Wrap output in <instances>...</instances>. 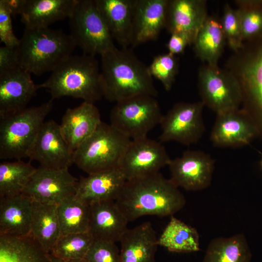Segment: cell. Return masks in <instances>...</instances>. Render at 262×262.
<instances>
[{
  "instance_id": "cell-2",
  "label": "cell",
  "mask_w": 262,
  "mask_h": 262,
  "mask_svg": "<svg viewBox=\"0 0 262 262\" xmlns=\"http://www.w3.org/2000/svg\"><path fill=\"white\" fill-rule=\"evenodd\" d=\"M100 56L101 86L107 100L116 103L140 95L157 97L148 66L132 50L115 46Z\"/></svg>"
},
{
  "instance_id": "cell-43",
  "label": "cell",
  "mask_w": 262,
  "mask_h": 262,
  "mask_svg": "<svg viewBox=\"0 0 262 262\" xmlns=\"http://www.w3.org/2000/svg\"><path fill=\"white\" fill-rule=\"evenodd\" d=\"M49 258L50 262H87L85 259L64 260L55 257L50 253L49 254Z\"/></svg>"
},
{
  "instance_id": "cell-25",
  "label": "cell",
  "mask_w": 262,
  "mask_h": 262,
  "mask_svg": "<svg viewBox=\"0 0 262 262\" xmlns=\"http://www.w3.org/2000/svg\"><path fill=\"white\" fill-rule=\"evenodd\" d=\"M76 0H26L20 15L25 28H48L69 17Z\"/></svg>"
},
{
  "instance_id": "cell-4",
  "label": "cell",
  "mask_w": 262,
  "mask_h": 262,
  "mask_svg": "<svg viewBox=\"0 0 262 262\" xmlns=\"http://www.w3.org/2000/svg\"><path fill=\"white\" fill-rule=\"evenodd\" d=\"M77 47L73 38L60 30L25 28L17 49L20 66L31 74L52 71Z\"/></svg>"
},
{
  "instance_id": "cell-7",
  "label": "cell",
  "mask_w": 262,
  "mask_h": 262,
  "mask_svg": "<svg viewBox=\"0 0 262 262\" xmlns=\"http://www.w3.org/2000/svg\"><path fill=\"white\" fill-rule=\"evenodd\" d=\"M68 19L69 35L83 54L101 55L115 47L96 0H76Z\"/></svg>"
},
{
  "instance_id": "cell-33",
  "label": "cell",
  "mask_w": 262,
  "mask_h": 262,
  "mask_svg": "<svg viewBox=\"0 0 262 262\" xmlns=\"http://www.w3.org/2000/svg\"><path fill=\"white\" fill-rule=\"evenodd\" d=\"M36 168L22 160L0 164V198L21 194Z\"/></svg>"
},
{
  "instance_id": "cell-29",
  "label": "cell",
  "mask_w": 262,
  "mask_h": 262,
  "mask_svg": "<svg viewBox=\"0 0 262 262\" xmlns=\"http://www.w3.org/2000/svg\"><path fill=\"white\" fill-rule=\"evenodd\" d=\"M252 253L243 233L219 237L209 244L201 262H251Z\"/></svg>"
},
{
  "instance_id": "cell-12",
  "label": "cell",
  "mask_w": 262,
  "mask_h": 262,
  "mask_svg": "<svg viewBox=\"0 0 262 262\" xmlns=\"http://www.w3.org/2000/svg\"><path fill=\"white\" fill-rule=\"evenodd\" d=\"M78 181L68 169H56L39 166L22 193L33 201L57 205L76 194Z\"/></svg>"
},
{
  "instance_id": "cell-38",
  "label": "cell",
  "mask_w": 262,
  "mask_h": 262,
  "mask_svg": "<svg viewBox=\"0 0 262 262\" xmlns=\"http://www.w3.org/2000/svg\"><path fill=\"white\" fill-rule=\"evenodd\" d=\"M238 11L243 39L254 35L262 30V11L247 7Z\"/></svg>"
},
{
  "instance_id": "cell-11",
  "label": "cell",
  "mask_w": 262,
  "mask_h": 262,
  "mask_svg": "<svg viewBox=\"0 0 262 262\" xmlns=\"http://www.w3.org/2000/svg\"><path fill=\"white\" fill-rule=\"evenodd\" d=\"M171 159L161 142L146 137L131 140L118 168L127 180H131L159 172Z\"/></svg>"
},
{
  "instance_id": "cell-36",
  "label": "cell",
  "mask_w": 262,
  "mask_h": 262,
  "mask_svg": "<svg viewBox=\"0 0 262 262\" xmlns=\"http://www.w3.org/2000/svg\"><path fill=\"white\" fill-rule=\"evenodd\" d=\"M221 24L229 46L233 50L237 51L241 48L243 39L238 10L226 5Z\"/></svg>"
},
{
  "instance_id": "cell-13",
  "label": "cell",
  "mask_w": 262,
  "mask_h": 262,
  "mask_svg": "<svg viewBox=\"0 0 262 262\" xmlns=\"http://www.w3.org/2000/svg\"><path fill=\"white\" fill-rule=\"evenodd\" d=\"M214 160L208 153L187 150L180 157L171 159L169 166L172 181L187 191H200L211 185Z\"/></svg>"
},
{
  "instance_id": "cell-9",
  "label": "cell",
  "mask_w": 262,
  "mask_h": 262,
  "mask_svg": "<svg viewBox=\"0 0 262 262\" xmlns=\"http://www.w3.org/2000/svg\"><path fill=\"white\" fill-rule=\"evenodd\" d=\"M198 89L201 102L216 114L238 109L243 101L240 82L217 66L208 65L199 71Z\"/></svg>"
},
{
  "instance_id": "cell-27",
  "label": "cell",
  "mask_w": 262,
  "mask_h": 262,
  "mask_svg": "<svg viewBox=\"0 0 262 262\" xmlns=\"http://www.w3.org/2000/svg\"><path fill=\"white\" fill-rule=\"evenodd\" d=\"M31 234L47 253H50L62 235L57 205L33 201Z\"/></svg>"
},
{
  "instance_id": "cell-1",
  "label": "cell",
  "mask_w": 262,
  "mask_h": 262,
  "mask_svg": "<svg viewBox=\"0 0 262 262\" xmlns=\"http://www.w3.org/2000/svg\"><path fill=\"white\" fill-rule=\"evenodd\" d=\"M115 201L129 222L145 215L171 216L186 204L178 187L160 172L126 180Z\"/></svg>"
},
{
  "instance_id": "cell-21",
  "label": "cell",
  "mask_w": 262,
  "mask_h": 262,
  "mask_svg": "<svg viewBox=\"0 0 262 262\" xmlns=\"http://www.w3.org/2000/svg\"><path fill=\"white\" fill-rule=\"evenodd\" d=\"M101 122L100 114L95 103L83 101L77 107L66 110L60 125L73 153Z\"/></svg>"
},
{
  "instance_id": "cell-24",
  "label": "cell",
  "mask_w": 262,
  "mask_h": 262,
  "mask_svg": "<svg viewBox=\"0 0 262 262\" xmlns=\"http://www.w3.org/2000/svg\"><path fill=\"white\" fill-rule=\"evenodd\" d=\"M157 241L149 222L128 229L119 241L120 262H156Z\"/></svg>"
},
{
  "instance_id": "cell-28",
  "label": "cell",
  "mask_w": 262,
  "mask_h": 262,
  "mask_svg": "<svg viewBox=\"0 0 262 262\" xmlns=\"http://www.w3.org/2000/svg\"><path fill=\"white\" fill-rule=\"evenodd\" d=\"M0 262H50L49 254L30 233L23 237L0 236Z\"/></svg>"
},
{
  "instance_id": "cell-10",
  "label": "cell",
  "mask_w": 262,
  "mask_h": 262,
  "mask_svg": "<svg viewBox=\"0 0 262 262\" xmlns=\"http://www.w3.org/2000/svg\"><path fill=\"white\" fill-rule=\"evenodd\" d=\"M204 105L201 101L174 104L162 117L160 142L175 141L186 146L197 143L205 131Z\"/></svg>"
},
{
  "instance_id": "cell-14",
  "label": "cell",
  "mask_w": 262,
  "mask_h": 262,
  "mask_svg": "<svg viewBox=\"0 0 262 262\" xmlns=\"http://www.w3.org/2000/svg\"><path fill=\"white\" fill-rule=\"evenodd\" d=\"M73 152L65 139L60 125L53 120L45 122L29 151L30 161L48 168L68 169L73 164Z\"/></svg>"
},
{
  "instance_id": "cell-5",
  "label": "cell",
  "mask_w": 262,
  "mask_h": 262,
  "mask_svg": "<svg viewBox=\"0 0 262 262\" xmlns=\"http://www.w3.org/2000/svg\"><path fill=\"white\" fill-rule=\"evenodd\" d=\"M53 99L0 118V159L21 160L29 151L52 109Z\"/></svg>"
},
{
  "instance_id": "cell-35",
  "label": "cell",
  "mask_w": 262,
  "mask_h": 262,
  "mask_svg": "<svg viewBox=\"0 0 262 262\" xmlns=\"http://www.w3.org/2000/svg\"><path fill=\"white\" fill-rule=\"evenodd\" d=\"M148 68L152 77L158 80L166 90L172 88L178 69L175 55L169 52L157 55L154 57Z\"/></svg>"
},
{
  "instance_id": "cell-6",
  "label": "cell",
  "mask_w": 262,
  "mask_h": 262,
  "mask_svg": "<svg viewBox=\"0 0 262 262\" xmlns=\"http://www.w3.org/2000/svg\"><path fill=\"white\" fill-rule=\"evenodd\" d=\"M131 139L101 121L73 153V163L88 175L118 167Z\"/></svg>"
},
{
  "instance_id": "cell-40",
  "label": "cell",
  "mask_w": 262,
  "mask_h": 262,
  "mask_svg": "<svg viewBox=\"0 0 262 262\" xmlns=\"http://www.w3.org/2000/svg\"><path fill=\"white\" fill-rule=\"evenodd\" d=\"M19 67H20V60L17 47H11L5 46L1 47L0 75Z\"/></svg>"
},
{
  "instance_id": "cell-26",
  "label": "cell",
  "mask_w": 262,
  "mask_h": 262,
  "mask_svg": "<svg viewBox=\"0 0 262 262\" xmlns=\"http://www.w3.org/2000/svg\"><path fill=\"white\" fill-rule=\"evenodd\" d=\"M241 82L244 109L247 113L262 135V48L242 71Z\"/></svg>"
},
{
  "instance_id": "cell-15",
  "label": "cell",
  "mask_w": 262,
  "mask_h": 262,
  "mask_svg": "<svg viewBox=\"0 0 262 262\" xmlns=\"http://www.w3.org/2000/svg\"><path fill=\"white\" fill-rule=\"evenodd\" d=\"M258 134L249 115L238 108L217 114L210 138L215 147L237 148L249 144Z\"/></svg>"
},
{
  "instance_id": "cell-3",
  "label": "cell",
  "mask_w": 262,
  "mask_h": 262,
  "mask_svg": "<svg viewBox=\"0 0 262 262\" xmlns=\"http://www.w3.org/2000/svg\"><path fill=\"white\" fill-rule=\"evenodd\" d=\"M38 87L47 89L53 99L71 97L95 103L103 97L98 61L85 54L71 55Z\"/></svg>"
},
{
  "instance_id": "cell-17",
  "label": "cell",
  "mask_w": 262,
  "mask_h": 262,
  "mask_svg": "<svg viewBox=\"0 0 262 262\" xmlns=\"http://www.w3.org/2000/svg\"><path fill=\"white\" fill-rule=\"evenodd\" d=\"M129 221L115 200L90 205L88 232L94 240L116 243L128 229Z\"/></svg>"
},
{
  "instance_id": "cell-20",
  "label": "cell",
  "mask_w": 262,
  "mask_h": 262,
  "mask_svg": "<svg viewBox=\"0 0 262 262\" xmlns=\"http://www.w3.org/2000/svg\"><path fill=\"white\" fill-rule=\"evenodd\" d=\"M126 180L118 167L81 177L75 196L89 205L102 201H115Z\"/></svg>"
},
{
  "instance_id": "cell-31",
  "label": "cell",
  "mask_w": 262,
  "mask_h": 262,
  "mask_svg": "<svg viewBox=\"0 0 262 262\" xmlns=\"http://www.w3.org/2000/svg\"><path fill=\"white\" fill-rule=\"evenodd\" d=\"M225 38L221 24L213 18L207 17L193 43L197 56L209 65L216 66Z\"/></svg>"
},
{
  "instance_id": "cell-30",
  "label": "cell",
  "mask_w": 262,
  "mask_h": 262,
  "mask_svg": "<svg viewBox=\"0 0 262 262\" xmlns=\"http://www.w3.org/2000/svg\"><path fill=\"white\" fill-rule=\"evenodd\" d=\"M158 246L176 253H191L200 250L197 230L173 215L157 241Z\"/></svg>"
},
{
  "instance_id": "cell-16",
  "label": "cell",
  "mask_w": 262,
  "mask_h": 262,
  "mask_svg": "<svg viewBox=\"0 0 262 262\" xmlns=\"http://www.w3.org/2000/svg\"><path fill=\"white\" fill-rule=\"evenodd\" d=\"M38 89L20 67L0 75V118L26 108Z\"/></svg>"
},
{
  "instance_id": "cell-22",
  "label": "cell",
  "mask_w": 262,
  "mask_h": 262,
  "mask_svg": "<svg viewBox=\"0 0 262 262\" xmlns=\"http://www.w3.org/2000/svg\"><path fill=\"white\" fill-rule=\"evenodd\" d=\"M33 201L23 193L0 198V236L23 237L31 233Z\"/></svg>"
},
{
  "instance_id": "cell-39",
  "label": "cell",
  "mask_w": 262,
  "mask_h": 262,
  "mask_svg": "<svg viewBox=\"0 0 262 262\" xmlns=\"http://www.w3.org/2000/svg\"><path fill=\"white\" fill-rule=\"evenodd\" d=\"M12 16L3 0H0V40L4 46L18 47L20 39L15 35L12 22Z\"/></svg>"
},
{
  "instance_id": "cell-23",
  "label": "cell",
  "mask_w": 262,
  "mask_h": 262,
  "mask_svg": "<svg viewBox=\"0 0 262 262\" xmlns=\"http://www.w3.org/2000/svg\"><path fill=\"white\" fill-rule=\"evenodd\" d=\"M135 0H96L113 39L122 48L131 44Z\"/></svg>"
},
{
  "instance_id": "cell-19",
  "label": "cell",
  "mask_w": 262,
  "mask_h": 262,
  "mask_svg": "<svg viewBox=\"0 0 262 262\" xmlns=\"http://www.w3.org/2000/svg\"><path fill=\"white\" fill-rule=\"evenodd\" d=\"M207 18L204 1L169 0L165 28L171 34L186 35L193 44Z\"/></svg>"
},
{
  "instance_id": "cell-37",
  "label": "cell",
  "mask_w": 262,
  "mask_h": 262,
  "mask_svg": "<svg viewBox=\"0 0 262 262\" xmlns=\"http://www.w3.org/2000/svg\"><path fill=\"white\" fill-rule=\"evenodd\" d=\"M115 243L94 240L84 259L87 262H120V250Z\"/></svg>"
},
{
  "instance_id": "cell-42",
  "label": "cell",
  "mask_w": 262,
  "mask_h": 262,
  "mask_svg": "<svg viewBox=\"0 0 262 262\" xmlns=\"http://www.w3.org/2000/svg\"><path fill=\"white\" fill-rule=\"evenodd\" d=\"M12 16L19 15L22 13L26 0H3Z\"/></svg>"
},
{
  "instance_id": "cell-41",
  "label": "cell",
  "mask_w": 262,
  "mask_h": 262,
  "mask_svg": "<svg viewBox=\"0 0 262 262\" xmlns=\"http://www.w3.org/2000/svg\"><path fill=\"white\" fill-rule=\"evenodd\" d=\"M171 34L166 47L168 52L172 55L176 56L183 53L186 46L191 44L189 38L184 34L176 33Z\"/></svg>"
},
{
  "instance_id": "cell-34",
  "label": "cell",
  "mask_w": 262,
  "mask_h": 262,
  "mask_svg": "<svg viewBox=\"0 0 262 262\" xmlns=\"http://www.w3.org/2000/svg\"><path fill=\"white\" fill-rule=\"evenodd\" d=\"M94 241L88 231L62 234L50 254L64 260L84 259Z\"/></svg>"
},
{
  "instance_id": "cell-44",
  "label": "cell",
  "mask_w": 262,
  "mask_h": 262,
  "mask_svg": "<svg viewBox=\"0 0 262 262\" xmlns=\"http://www.w3.org/2000/svg\"><path fill=\"white\" fill-rule=\"evenodd\" d=\"M261 166H262V161H261Z\"/></svg>"
},
{
  "instance_id": "cell-32",
  "label": "cell",
  "mask_w": 262,
  "mask_h": 262,
  "mask_svg": "<svg viewBox=\"0 0 262 262\" xmlns=\"http://www.w3.org/2000/svg\"><path fill=\"white\" fill-rule=\"evenodd\" d=\"M57 213L62 234L88 231L90 205L75 195L57 205Z\"/></svg>"
},
{
  "instance_id": "cell-8",
  "label": "cell",
  "mask_w": 262,
  "mask_h": 262,
  "mask_svg": "<svg viewBox=\"0 0 262 262\" xmlns=\"http://www.w3.org/2000/svg\"><path fill=\"white\" fill-rule=\"evenodd\" d=\"M163 116L155 97L140 95L116 102L111 111L110 124L134 140L147 137Z\"/></svg>"
},
{
  "instance_id": "cell-18",
  "label": "cell",
  "mask_w": 262,
  "mask_h": 262,
  "mask_svg": "<svg viewBox=\"0 0 262 262\" xmlns=\"http://www.w3.org/2000/svg\"><path fill=\"white\" fill-rule=\"evenodd\" d=\"M168 0H135L131 44L154 40L165 28Z\"/></svg>"
}]
</instances>
